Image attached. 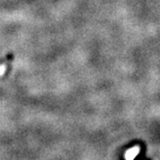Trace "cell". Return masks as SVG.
<instances>
[{
	"label": "cell",
	"instance_id": "1",
	"mask_svg": "<svg viewBox=\"0 0 160 160\" xmlns=\"http://www.w3.org/2000/svg\"><path fill=\"white\" fill-rule=\"evenodd\" d=\"M139 153V148L135 147V148H131L130 150H128L125 153V158L127 159H133L137 154Z\"/></svg>",
	"mask_w": 160,
	"mask_h": 160
},
{
	"label": "cell",
	"instance_id": "2",
	"mask_svg": "<svg viewBox=\"0 0 160 160\" xmlns=\"http://www.w3.org/2000/svg\"><path fill=\"white\" fill-rule=\"evenodd\" d=\"M12 58H13V54H11V55L8 56V59L4 60V62L1 65H0V75H3L4 74V72H6L7 66L10 63V59H12Z\"/></svg>",
	"mask_w": 160,
	"mask_h": 160
}]
</instances>
